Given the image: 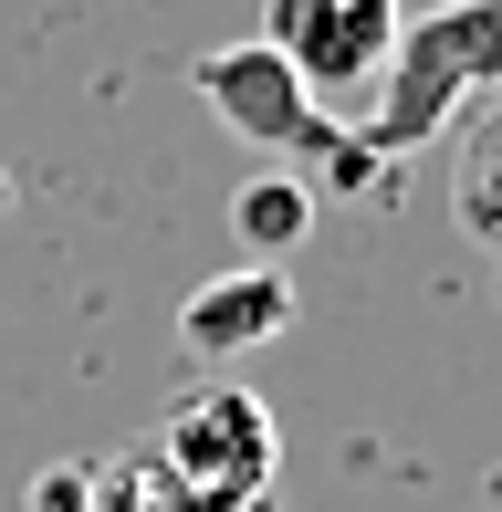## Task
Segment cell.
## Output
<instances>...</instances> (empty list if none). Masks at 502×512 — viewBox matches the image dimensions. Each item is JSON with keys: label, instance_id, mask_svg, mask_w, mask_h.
<instances>
[{"label": "cell", "instance_id": "obj_2", "mask_svg": "<svg viewBox=\"0 0 502 512\" xmlns=\"http://www.w3.org/2000/svg\"><path fill=\"white\" fill-rule=\"evenodd\" d=\"M189 84H199V105L220 115V126L241 136V147H262V157H293V168H325V178H346V189H377V157L346 136V115H325L293 84V63L272 53L262 32H241V42H220V53H199L189 63Z\"/></svg>", "mask_w": 502, "mask_h": 512}, {"label": "cell", "instance_id": "obj_7", "mask_svg": "<svg viewBox=\"0 0 502 512\" xmlns=\"http://www.w3.org/2000/svg\"><path fill=\"white\" fill-rule=\"evenodd\" d=\"M231 220H241V241L262 251V262H283V251H293V241L314 230V189H304V178H283V168H272V178H251V189L231 199Z\"/></svg>", "mask_w": 502, "mask_h": 512}, {"label": "cell", "instance_id": "obj_5", "mask_svg": "<svg viewBox=\"0 0 502 512\" xmlns=\"http://www.w3.org/2000/svg\"><path fill=\"white\" fill-rule=\"evenodd\" d=\"M293 324V272L283 262H241V272H210V283L178 304V345L199 366H241L251 345H272Z\"/></svg>", "mask_w": 502, "mask_h": 512}, {"label": "cell", "instance_id": "obj_1", "mask_svg": "<svg viewBox=\"0 0 502 512\" xmlns=\"http://www.w3.org/2000/svg\"><path fill=\"white\" fill-rule=\"evenodd\" d=\"M482 95H502V0H440L398 32V63L367 95V115H346V136L387 168V157L450 136Z\"/></svg>", "mask_w": 502, "mask_h": 512}, {"label": "cell", "instance_id": "obj_8", "mask_svg": "<svg viewBox=\"0 0 502 512\" xmlns=\"http://www.w3.org/2000/svg\"><path fill=\"white\" fill-rule=\"evenodd\" d=\"M84 512H178V502H168V481H157V471H147V460H126V471H116V481H105V492H95V502H84Z\"/></svg>", "mask_w": 502, "mask_h": 512}, {"label": "cell", "instance_id": "obj_6", "mask_svg": "<svg viewBox=\"0 0 502 512\" xmlns=\"http://www.w3.org/2000/svg\"><path fill=\"white\" fill-rule=\"evenodd\" d=\"M450 220L471 230V251L502 262V115H471L461 168H450Z\"/></svg>", "mask_w": 502, "mask_h": 512}, {"label": "cell", "instance_id": "obj_4", "mask_svg": "<svg viewBox=\"0 0 502 512\" xmlns=\"http://www.w3.org/2000/svg\"><path fill=\"white\" fill-rule=\"evenodd\" d=\"M408 11L398 0H262V42L293 63L314 105H367L398 63Z\"/></svg>", "mask_w": 502, "mask_h": 512}, {"label": "cell", "instance_id": "obj_3", "mask_svg": "<svg viewBox=\"0 0 502 512\" xmlns=\"http://www.w3.org/2000/svg\"><path fill=\"white\" fill-rule=\"evenodd\" d=\"M136 460L168 481L178 512H251L272 492V471H283V429H272V408L251 387L210 377V387H189V398L157 418V439Z\"/></svg>", "mask_w": 502, "mask_h": 512}]
</instances>
